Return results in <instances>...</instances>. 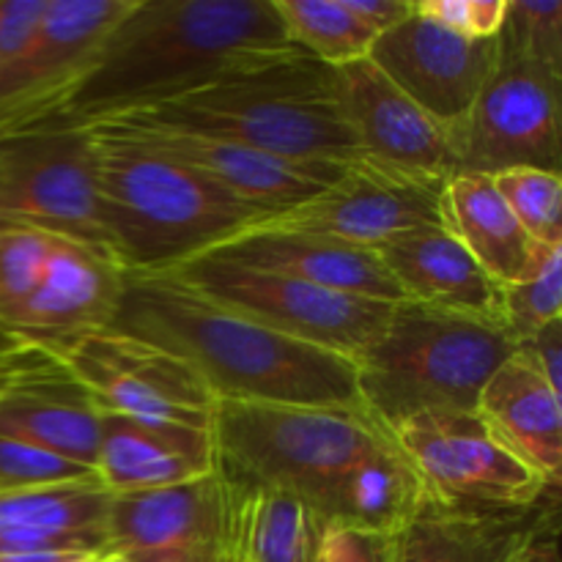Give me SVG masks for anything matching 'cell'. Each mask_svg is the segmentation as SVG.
Returning <instances> with one entry per match:
<instances>
[{"instance_id": "cell-11", "label": "cell", "mask_w": 562, "mask_h": 562, "mask_svg": "<svg viewBox=\"0 0 562 562\" xmlns=\"http://www.w3.org/2000/svg\"><path fill=\"white\" fill-rule=\"evenodd\" d=\"M560 88L558 77L499 47L483 91L448 130L456 173L494 176L514 168L560 173Z\"/></svg>"}, {"instance_id": "cell-9", "label": "cell", "mask_w": 562, "mask_h": 562, "mask_svg": "<svg viewBox=\"0 0 562 562\" xmlns=\"http://www.w3.org/2000/svg\"><path fill=\"white\" fill-rule=\"evenodd\" d=\"M104 415L212 431L217 398L187 362L115 329L38 344Z\"/></svg>"}, {"instance_id": "cell-41", "label": "cell", "mask_w": 562, "mask_h": 562, "mask_svg": "<svg viewBox=\"0 0 562 562\" xmlns=\"http://www.w3.org/2000/svg\"><path fill=\"white\" fill-rule=\"evenodd\" d=\"M99 558H80V560H71V562H97Z\"/></svg>"}, {"instance_id": "cell-26", "label": "cell", "mask_w": 562, "mask_h": 562, "mask_svg": "<svg viewBox=\"0 0 562 562\" xmlns=\"http://www.w3.org/2000/svg\"><path fill=\"white\" fill-rule=\"evenodd\" d=\"M442 225L497 285L527 278L541 252L505 206L492 176H450L442 187Z\"/></svg>"}, {"instance_id": "cell-34", "label": "cell", "mask_w": 562, "mask_h": 562, "mask_svg": "<svg viewBox=\"0 0 562 562\" xmlns=\"http://www.w3.org/2000/svg\"><path fill=\"white\" fill-rule=\"evenodd\" d=\"M318 562H393V536L355 525H327Z\"/></svg>"}, {"instance_id": "cell-1", "label": "cell", "mask_w": 562, "mask_h": 562, "mask_svg": "<svg viewBox=\"0 0 562 562\" xmlns=\"http://www.w3.org/2000/svg\"><path fill=\"white\" fill-rule=\"evenodd\" d=\"M291 49L300 47L272 0H132L36 126H86L170 104Z\"/></svg>"}, {"instance_id": "cell-27", "label": "cell", "mask_w": 562, "mask_h": 562, "mask_svg": "<svg viewBox=\"0 0 562 562\" xmlns=\"http://www.w3.org/2000/svg\"><path fill=\"white\" fill-rule=\"evenodd\" d=\"M554 499L510 519H472L423 503L393 536V562H516L530 538L554 516Z\"/></svg>"}, {"instance_id": "cell-5", "label": "cell", "mask_w": 562, "mask_h": 562, "mask_svg": "<svg viewBox=\"0 0 562 562\" xmlns=\"http://www.w3.org/2000/svg\"><path fill=\"white\" fill-rule=\"evenodd\" d=\"M124 115L223 137L291 162L362 159L340 113L335 69L305 49L223 77L170 104Z\"/></svg>"}, {"instance_id": "cell-36", "label": "cell", "mask_w": 562, "mask_h": 562, "mask_svg": "<svg viewBox=\"0 0 562 562\" xmlns=\"http://www.w3.org/2000/svg\"><path fill=\"white\" fill-rule=\"evenodd\" d=\"M516 355L525 357L543 376V382L562 395V318L547 324L530 338L516 344Z\"/></svg>"}, {"instance_id": "cell-30", "label": "cell", "mask_w": 562, "mask_h": 562, "mask_svg": "<svg viewBox=\"0 0 562 562\" xmlns=\"http://www.w3.org/2000/svg\"><path fill=\"white\" fill-rule=\"evenodd\" d=\"M499 198L516 223L538 245H562V181L560 173L514 168L492 176Z\"/></svg>"}, {"instance_id": "cell-31", "label": "cell", "mask_w": 562, "mask_h": 562, "mask_svg": "<svg viewBox=\"0 0 562 562\" xmlns=\"http://www.w3.org/2000/svg\"><path fill=\"white\" fill-rule=\"evenodd\" d=\"M497 42L516 58L562 80L560 0H508Z\"/></svg>"}, {"instance_id": "cell-20", "label": "cell", "mask_w": 562, "mask_h": 562, "mask_svg": "<svg viewBox=\"0 0 562 562\" xmlns=\"http://www.w3.org/2000/svg\"><path fill=\"white\" fill-rule=\"evenodd\" d=\"M203 256L267 269V272L285 274V278L338 291V294L360 296V300L390 302V305L404 302V294L390 278L376 250L346 245L327 236L256 225L212 247Z\"/></svg>"}, {"instance_id": "cell-39", "label": "cell", "mask_w": 562, "mask_h": 562, "mask_svg": "<svg viewBox=\"0 0 562 562\" xmlns=\"http://www.w3.org/2000/svg\"><path fill=\"white\" fill-rule=\"evenodd\" d=\"M16 344H20V335H11L5 333V329H0V362L5 360V355H9Z\"/></svg>"}, {"instance_id": "cell-7", "label": "cell", "mask_w": 562, "mask_h": 562, "mask_svg": "<svg viewBox=\"0 0 562 562\" xmlns=\"http://www.w3.org/2000/svg\"><path fill=\"white\" fill-rule=\"evenodd\" d=\"M390 437L409 461L423 499L448 514L510 519L541 508L558 488L510 456L475 412L409 417Z\"/></svg>"}, {"instance_id": "cell-21", "label": "cell", "mask_w": 562, "mask_h": 562, "mask_svg": "<svg viewBox=\"0 0 562 562\" xmlns=\"http://www.w3.org/2000/svg\"><path fill=\"white\" fill-rule=\"evenodd\" d=\"M376 256L404 300L499 322V285L442 223L404 231L376 247Z\"/></svg>"}, {"instance_id": "cell-37", "label": "cell", "mask_w": 562, "mask_h": 562, "mask_svg": "<svg viewBox=\"0 0 562 562\" xmlns=\"http://www.w3.org/2000/svg\"><path fill=\"white\" fill-rule=\"evenodd\" d=\"M412 3L415 0H344L346 11L373 36H382L384 31L404 22L412 14Z\"/></svg>"}, {"instance_id": "cell-12", "label": "cell", "mask_w": 562, "mask_h": 562, "mask_svg": "<svg viewBox=\"0 0 562 562\" xmlns=\"http://www.w3.org/2000/svg\"><path fill=\"white\" fill-rule=\"evenodd\" d=\"M442 187L357 159L333 187L261 225L376 250L404 231L442 223Z\"/></svg>"}, {"instance_id": "cell-3", "label": "cell", "mask_w": 562, "mask_h": 562, "mask_svg": "<svg viewBox=\"0 0 562 562\" xmlns=\"http://www.w3.org/2000/svg\"><path fill=\"white\" fill-rule=\"evenodd\" d=\"M104 250L124 272H165L274 214L140 146L110 124H86Z\"/></svg>"}, {"instance_id": "cell-8", "label": "cell", "mask_w": 562, "mask_h": 562, "mask_svg": "<svg viewBox=\"0 0 562 562\" xmlns=\"http://www.w3.org/2000/svg\"><path fill=\"white\" fill-rule=\"evenodd\" d=\"M165 272L225 311L239 313L285 338L349 357L351 362L373 344L393 311L390 302L338 294L212 256H195Z\"/></svg>"}, {"instance_id": "cell-28", "label": "cell", "mask_w": 562, "mask_h": 562, "mask_svg": "<svg viewBox=\"0 0 562 562\" xmlns=\"http://www.w3.org/2000/svg\"><path fill=\"white\" fill-rule=\"evenodd\" d=\"M272 5L291 42L329 69L366 58L376 42V36L346 11L344 0H272Z\"/></svg>"}, {"instance_id": "cell-32", "label": "cell", "mask_w": 562, "mask_h": 562, "mask_svg": "<svg viewBox=\"0 0 562 562\" xmlns=\"http://www.w3.org/2000/svg\"><path fill=\"white\" fill-rule=\"evenodd\" d=\"M53 236L31 225L0 223V329L5 333L42 278Z\"/></svg>"}, {"instance_id": "cell-15", "label": "cell", "mask_w": 562, "mask_h": 562, "mask_svg": "<svg viewBox=\"0 0 562 562\" xmlns=\"http://www.w3.org/2000/svg\"><path fill=\"white\" fill-rule=\"evenodd\" d=\"M494 38H470L415 11L376 36L368 60L442 126L459 124L497 66Z\"/></svg>"}, {"instance_id": "cell-22", "label": "cell", "mask_w": 562, "mask_h": 562, "mask_svg": "<svg viewBox=\"0 0 562 562\" xmlns=\"http://www.w3.org/2000/svg\"><path fill=\"white\" fill-rule=\"evenodd\" d=\"M97 477L110 494H140L179 486L214 470L212 431L176 423L104 415Z\"/></svg>"}, {"instance_id": "cell-38", "label": "cell", "mask_w": 562, "mask_h": 562, "mask_svg": "<svg viewBox=\"0 0 562 562\" xmlns=\"http://www.w3.org/2000/svg\"><path fill=\"white\" fill-rule=\"evenodd\" d=\"M516 562H560L558 549V527H554V516L530 538L525 552L516 558Z\"/></svg>"}, {"instance_id": "cell-33", "label": "cell", "mask_w": 562, "mask_h": 562, "mask_svg": "<svg viewBox=\"0 0 562 562\" xmlns=\"http://www.w3.org/2000/svg\"><path fill=\"white\" fill-rule=\"evenodd\" d=\"M97 472L58 453L0 434V492L58 486L71 481H91Z\"/></svg>"}, {"instance_id": "cell-35", "label": "cell", "mask_w": 562, "mask_h": 562, "mask_svg": "<svg viewBox=\"0 0 562 562\" xmlns=\"http://www.w3.org/2000/svg\"><path fill=\"white\" fill-rule=\"evenodd\" d=\"M47 0H0V77L31 38Z\"/></svg>"}, {"instance_id": "cell-17", "label": "cell", "mask_w": 562, "mask_h": 562, "mask_svg": "<svg viewBox=\"0 0 562 562\" xmlns=\"http://www.w3.org/2000/svg\"><path fill=\"white\" fill-rule=\"evenodd\" d=\"M108 552L132 562H228L223 492L214 470L179 486L113 494Z\"/></svg>"}, {"instance_id": "cell-4", "label": "cell", "mask_w": 562, "mask_h": 562, "mask_svg": "<svg viewBox=\"0 0 562 562\" xmlns=\"http://www.w3.org/2000/svg\"><path fill=\"white\" fill-rule=\"evenodd\" d=\"M393 442L366 409L217 401L212 415L220 481L285 492L327 525H344L355 475Z\"/></svg>"}, {"instance_id": "cell-13", "label": "cell", "mask_w": 562, "mask_h": 562, "mask_svg": "<svg viewBox=\"0 0 562 562\" xmlns=\"http://www.w3.org/2000/svg\"><path fill=\"white\" fill-rule=\"evenodd\" d=\"M99 124H110L140 146L206 176L231 195L256 203L272 214H283L311 201L313 195L333 187L351 165L291 162V159H280L272 154L256 151V148L239 146V143L223 140V137L181 130V126L154 124V121L132 119V115L104 119Z\"/></svg>"}, {"instance_id": "cell-10", "label": "cell", "mask_w": 562, "mask_h": 562, "mask_svg": "<svg viewBox=\"0 0 562 562\" xmlns=\"http://www.w3.org/2000/svg\"><path fill=\"white\" fill-rule=\"evenodd\" d=\"M0 223L31 225L108 256L82 126L42 124L0 137Z\"/></svg>"}, {"instance_id": "cell-16", "label": "cell", "mask_w": 562, "mask_h": 562, "mask_svg": "<svg viewBox=\"0 0 562 562\" xmlns=\"http://www.w3.org/2000/svg\"><path fill=\"white\" fill-rule=\"evenodd\" d=\"M335 93L362 159L415 179L456 176L448 126L417 108L368 55L335 69Z\"/></svg>"}, {"instance_id": "cell-23", "label": "cell", "mask_w": 562, "mask_h": 562, "mask_svg": "<svg viewBox=\"0 0 562 562\" xmlns=\"http://www.w3.org/2000/svg\"><path fill=\"white\" fill-rule=\"evenodd\" d=\"M113 494L99 483L0 492V554L66 552L99 558L108 552V514Z\"/></svg>"}, {"instance_id": "cell-19", "label": "cell", "mask_w": 562, "mask_h": 562, "mask_svg": "<svg viewBox=\"0 0 562 562\" xmlns=\"http://www.w3.org/2000/svg\"><path fill=\"white\" fill-rule=\"evenodd\" d=\"M124 269L97 247L53 236L36 289L11 324V335L47 344L108 329L119 305Z\"/></svg>"}, {"instance_id": "cell-40", "label": "cell", "mask_w": 562, "mask_h": 562, "mask_svg": "<svg viewBox=\"0 0 562 562\" xmlns=\"http://www.w3.org/2000/svg\"><path fill=\"white\" fill-rule=\"evenodd\" d=\"M97 562H132V560L121 552H104V554H99Z\"/></svg>"}, {"instance_id": "cell-25", "label": "cell", "mask_w": 562, "mask_h": 562, "mask_svg": "<svg viewBox=\"0 0 562 562\" xmlns=\"http://www.w3.org/2000/svg\"><path fill=\"white\" fill-rule=\"evenodd\" d=\"M220 492L225 560L318 562L324 521L302 499L274 488L236 486L225 481H220Z\"/></svg>"}, {"instance_id": "cell-18", "label": "cell", "mask_w": 562, "mask_h": 562, "mask_svg": "<svg viewBox=\"0 0 562 562\" xmlns=\"http://www.w3.org/2000/svg\"><path fill=\"white\" fill-rule=\"evenodd\" d=\"M0 434L25 439L93 470L102 412L71 382L53 355L25 340L0 384Z\"/></svg>"}, {"instance_id": "cell-6", "label": "cell", "mask_w": 562, "mask_h": 562, "mask_svg": "<svg viewBox=\"0 0 562 562\" xmlns=\"http://www.w3.org/2000/svg\"><path fill=\"white\" fill-rule=\"evenodd\" d=\"M514 351L499 322L395 302L355 360L360 404L387 434L428 412H475L481 390Z\"/></svg>"}, {"instance_id": "cell-24", "label": "cell", "mask_w": 562, "mask_h": 562, "mask_svg": "<svg viewBox=\"0 0 562 562\" xmlns=\"http://www.w3.org/2000/svg\"><path fill=\"white\" fill-rule=\"evenodd\" d=\"M475 415L510 456L558 486L562 467V395L514 351L481 390Z\"/></svg>"}, {"instance_id": "cell-2", "label": "cell", "mask_w": 562, "mask_h": 562, "mask_svg": "<svg viewBox=\"0 0 562 562\" xmlns=\"http://www.w3.org/2000/svg\"><path fill=\"white\" fill-rule=\"evenodd\" d=\"M108 329L179 357L217 401L362 409L349 357L225 311L170 272H124Z\"/></svg>"}, {"instance_id": "cell-29", "label": "cell", "mask_w": 562, "mask_h": 562, "mask_svg": "<svg viewBox=\"0 0 562 562\" xmlns=\"http://www.w3.org/2000/svg\"><path fill=\"white\" fill-rule=\"evenodd\" d=\"M562 318V245H541L527 278L499 285V322L510 338H530Z\"/></svg>"}, {"instance_id": "cell-14", "label": "cell", "mask_w": 562, "mask_h": 562, "mask_svg": "<svg viewBox=\"0 0 562 562\" xmlns=\"http://www.w3.org/2000/svg\"><path fill=\"white\" fill-rule=\"evenodd\" d=\"M132 0H47L25 47L0 77V137L36 126L80 77Z\"/></svg>"}]
</instances>
